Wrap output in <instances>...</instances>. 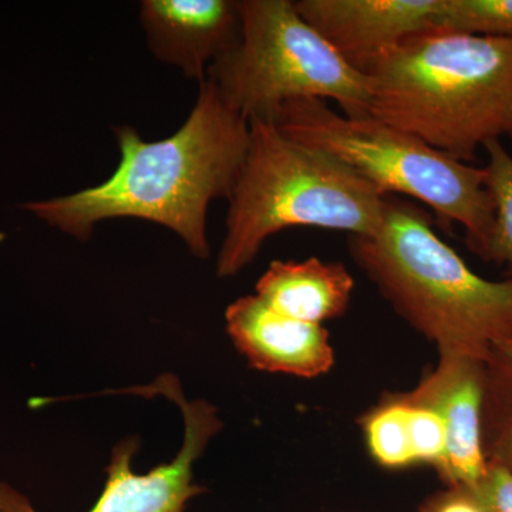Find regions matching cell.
Here are the masks:
<instances>
[{
    "label": "cell",
    "instance_id": "obj_1",
    "mask_svg": "<svg viewBox=\"0 0 512 512\" xmlns=\"http://www.w3.org/2000/svg\"><path fill=\"white\" fill-rule=\"evenodd\" d=\"M114 134L120 163L104 183L23 208L80 241L111 218L153 222L183 239L195 258H210L208 208L231 197L247 156L248 120L205 79L194 109L173 136L144 141L128 126L114 128Z\"/></svg>",
    "mask_w": 512,
    "mask_h": 512
},
{
    "label": "cell",
    "instance_id": "obj_2",
    "mask_svg": "<svg viewBox=\"0 0 512 512\" xmlns=\"http://www.w3.org/2000/svg\"><path fill=\"white\" fill-rule=\"evenodd\" d=\"M370 117L458 161L512 128V40L429 28L365 70Z\"/></svg>",
    "mask_w": 512,
    "mask_h": 512
},
{
    "label": "cell",
    "instance_id": "obj_3",
    "mask_svg": "<svg viewBox=\"0 0 512 512\" xmlns=\"http://www.w3.org/2000/svg\"><path fill=\"white\" fill-rule=\"evenodd\" d=\"M348 248L397 315L439 353L487 360L512 339V281L471 271L414 202L386 195L375 234L349 237Z\"/></svg>",
    "mask_w": 512,
    "mask_h": 512
},
{
    "label": "cell",
    "instance_id": "obj_4",
    "mask_svg": "<svg viewBox=\"0 0 512 512\" xmlns=\"http://www.w3.org/2000/svg\"><path fill=\"white\" fill-rule=\"evenodd\" d=\"M386 195L338 158L293 140L269 121H249L247 156L234 185L217 275L251 264L269 238L293 227L369 237Z\"/></svg>",
    "mask_w": 512,
    "mask_h": 512
},
{
    "label": "cell",
    "instance_id": "obj_5",
    "mask_svg": "<svg viewBox=\"0 0 512 512\" xmlns=\"http://www.w3.org/2000/svg\"><path fill=\"white\" fill-rule=\"evenodd\" d=\"M275 124L293 140L338 158L384 195L423 202L443 227L460 224L468 247L483 256L494 225L483 168L373 117L350 119L323 100L291 101Z\"/></svg>",
    "mask_w": 512,
    "mask_h": 512
},
{
    "label": "cell",
    "instance_id": "obj_6",
    "mask_svg": "<svg viewBox=\"0 0 512 512\" xmlns=\"http://www.w3.org/2000/svg\"><path fill=\"white\" fill-rule=\"evenodd\" d=\"M241 39L205 79L244 119L275 123L295 100H333L350 119L370 117L369 80L303 20L291 0H239Z\"/></svg>",
    "mask_w": 512,
    "mask_h": 512
},
{
    "label": "cell",
    "instance_id": "obj_7",
    "mask_svg": "<svg viewBox=\"0 0 512 512\" xmlns=\"http://www.w3.org/2000/svg\"><path fill=\"white\" fill-rule=\"evenodd\" d=\"M140 392L163 394L173 400L184 419L183 447L171 463L147 474L134 473L131 460L137 453V439L120 441L111 453L103 494L87 512H185L188 501L205 493L192 481V467L215 434L222 429L217 407L194 400L188 402L174 376L158 377ZM0 512H37L25 495L0 483Z\"/></svg>",
    "mask_w": 512,
    "mask_h": 512
},
{
    "label": "cell",
    "instance_id": "obj_8",
    "mask_svg": "<svg viewBox=\"0 0 512 512\" xmlns=\"http://www.w3.org/2000/svg\"><path fill=\"white\" fill-rule=\"evenodd\" d=\"M433 372L409 393L407 402L439 414L447 433V450L439 470L447 488H468L487 468L484 450V403L487 360L439 353Z\"/></svg>",
    "mask_w": 512,
    "mask_h": 512
},
{
    "label": "cell",
    "instance_id": "obj_9",
    "mask_svg": "<svg viewBox=\"0 0 512 512\" xmlns=\"http://www.w3.org/2000/svg\"><path fill=\"white\" fill-rule=\"evenodd\" d=\"M440 0H298L295 8L349 66L367 67L433 26Z\"/></svg>",
    "mask_w": 512,
    "mask_h": 512
},
{
    "label": "cell",
    "instance_id": "obj_10",
    "mask_svg": "<svg viewBox=\"0 0 512 512\" xmlns=\"http://www.w3.org/2000/svg\"><path fill=\"white\" fill-rule=\"evenodd\" d=\"M140 22L151 53L198 83L241 39L237 0H144Z\"/></svg>",
    "mask_w": 512,
    "mask_h": 512
},
{
    "label": "cell",
    "instance_id": "obj_11",
    "mask_svg": "<svg viewBox=\"0 0 512 512\" xmlns=\"http://www.w3.org/2000/svg\"><path fill=\"white\" fill-rule=\"evenodd\" d=\"M225 323L235 348L262 372L312 379L335 363L328 330L282 315L256 295L232 302Z\"/></svg>",
    "mask_w": 512,
    "mask_h": 512
},
{
    "label": "cell",
    "instance_id": "obj_12",
    "mask_svg": "<svg viewBox=\"0 0 512 512\" xmlns=\"http://www.w3.org/2000/svg\"><path fill=\"white\" fill-rule=\"evenodd\" d=\"M353 291L345 265L319 258L271 262L256 284V296L274 311L312 325L345 315Z\"/></svg>",
    "mask_w": 512,
    "mask_h": 512
},
{
    "label": "cell",
    "instance_id": "obj_13",
    "mask_svg": "<svg viewBox=\"0 0 512 512\" xmlns=\"http://www.w3.org/2000/svg\"><path fill=\"white\" fill-rule=\"evenodd\" d=\"M487 165L485 187L494 202V225L481 258L507 268L512 281V156L500 140L484 144Z\"/></svg>",
    "mask_w": 512,
    "mask_h": 512
},
{
    "label": "cell",
    "instance_id": "obj_14",
    "mask_svg": "<svg viewBox=\"0 0 512 512\" xmlns=\"http://www.w3.org/2000/svg\"><path fill=\"white\" fill-rule=\"evenodd\" d=\"M367 450L379 466L403 470L417 466L406 403L390 396L363 417Z\"/></svg>",
    "mask_w": 512,
    "mask_h": 512
},
{
    "label": "cell",
    "instance_id": "obj_15",
    "mask_svg": "<svg viewBox=\"0 0 512 512\" xmlns=\"http://www.w3.org/2000/svg\"><path fill=\"white\" fill-rule=\"evenodd\" d=\"M484 450L512 473V363L494 349L487 360Z\"/></svg>",
    "mask_w": 512,
    "mask_h": 512
},
{
    "label": "cell",
    "instance_id": "obj_16",
    "mask_svg": "<svg viewBox=\"0 0 512 512\" xmlns=\"http://www.w3.org/2000/svg\"><path fill=\"white\" fill-rule=\"evenodd\" d=\"M431 28L512 40V0H440Z\"/></svg>",
    "mask_w": 512,
    "mask_h": 512
},
{
    "label": "cell",
    "instance_id": "obj_17",
    "mask_svg": "<svg viewBox=\"0 0 512 512\" xmlns=\"http://www.w3.org/2000/svg\"><path fill=\"white\" fill-rule=\"evenodd\" d=\"M400 399L406 403L409 417L410 436L416 464H429L437 471L443 466L447 450V433L439 414L427 407L407 402L400 394Z\"/></svg>",
    "mask_w": 512,
    "mask_h": 512
},
{
    "label": "cell",
    "instance_id": "obj_18",
    "mask_svg": "<svg viewBox=\"0 0 512 512\" xmlns=\"http://www.w3.org/2000/svg\"><path fill=\"white\" fill-rule=\"evenodd\" d=\"M466 491L483 512H512V473L494 458H487L483 477Z\"/></svg>",
    "mask_w": 512,
    "mask_h": 512
},
{
    "label": "cell",
    "instance_id": "obj_19",
    "mask_svg": "<svg viewBox=\"0 0 512 512\" xmlns=\"http://www.w3.org/2000/svg\"><path fill=\"white\" fill-rule=\"evenodd\" d=\"M420 512H483L466 490L447 488L421 505Z\"/></svg>",
    "mask_w": 512,
    "mask_h": 512
},
{
    "label": "cell",
    "instance_id": "obj_20",
    "mask_svg": "<svg viewBox=\"0 0 512 512\" xmlns=\"http://www.w3.org/2000/svg\"><path fill=\"white\" fill-rule=\"evenodd\" d=\"M498 355L503 356L508 362L512 363V339L503 340V342L497 343L493 348Z\"/></svg>",
    "mask_w": 512,
    "mask_h": 512
},
{
    "label": "cell",
    "instance_id": "obj_21",
    "mask_svg": "<svg viewBox=\"0 0 512 512\" xmlns=\"http://www.w3.org/2000/svg\"><path fill=\"white\" fill-rule=\"evenodd\" d=\"M508 137H511V138H512V128H511L510 133H508Z\"/></svg>",
    "mask_w": 512,
    "mask_h": 512
}]
</instances>
